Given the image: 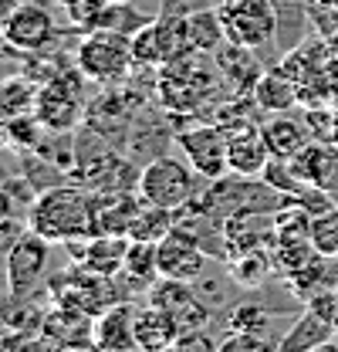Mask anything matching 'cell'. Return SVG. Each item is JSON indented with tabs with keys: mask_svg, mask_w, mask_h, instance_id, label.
Here are the masks:
<instances>
[{
	"mask_svg": "<svg viewBox=\"0 0 338 352\" xmlns=\"http://www.w3.org/2000/svg\"><path fill=\"white\" fill-rule=\"evenodd\" d=\"M14 217V200H10V193H7V186L0 183V223L3 220Z\"/></svg>",
	"mask_w": 338,
	"mask_h": 352,
	"instance_id": "cell-36",
	"label": "cell"
},
{
	"mask_svg": "<svg viewBox=\"0 0 338 352\" xmlns=\"http://www.w3.org/2000/svg\"><path fill=\"white\" fill-rule=\"evenodd\" d=\"M58 3H61V7H65V3H68V0H58Z\"/></svg>",
	"mask_w": 338,
	"mask_h": 352,
	"instance_id": "cell-41",
	"label": "cell"
},
{
	"mask_svg": "<svg viewBox=\"0 0 338 352\" xmlns=\"http://www.w3.org/2000/svg\"><path fill=\"white\" fill-rule=\"evenodd\" d=\"M301 3H304V0H301Z\"/></svg>",
	"mask_w": 338,
	"mask_h": 352,
	"instance_id": "cell-42",
	"label": "cell"
},
{
	"mask_svg": "<svg viewBox=\"0 0 338 352\" xmlns=\"http://www.w3.org/2000/svg\"><path fill=\"white\" fill-rule=\"evenodd\" d=\"M251 95H254V105H257L260 112L281 116V112H288L297 98H301V85H297L291 75H284L281 68H274V72H264V75L254 82Z\"/></svg>",
	"mask_w": 338,
	"mask_h": 352,
	"instance_id": "cell-16",
	"label": "cell"
},
{
	"mask_svg": "<svg viewBox=\"0 0 338 352\" xmlns=\"http://www.w3.org/2000/svg\"><path fill=\"white\" fill-rule=\"evenodd\" d=\"M0 38L10 51L38 54L54 41V17L38 0H24L0 21Z\"/></svg>",
	"mask_w": 338,
	"mask_h": 352,
	"instance_id": "cell-7",
	"label": "cell"
},
{
	"mask_svg": "<svg viewBox=\"0 0 338 352\" xmlns=\"http://www.w3.org/2000/svg\"><path fill=\"white\" fill-rule=\"evenodd\" d=\"M24 230H27V223L24 220H17V217H10V220H3L0 223V261H7V254L14 251V244L24 237Z\"/></svg>",
	"mask_w": 338,
	"mask_h": 352,
	"instance_id": "cell-35",
	"label": "cell"
},
{
	"mask_svg": "<svg viewBox=\"0 0 338 352\" xmlns=\"http://www.w3.org/2000/svg\"><path fill=\"white\" fill-rule=\"evenodd\" d=\"M51 339L41 329H10L0 332V352H51Z\"/></svg>",
	"mask_w": 338,
	"mask_h": 352,
	"instance_id": "cell-29",
	"label": "cell"
},
{
	"mask_svg": "<svg viewBox=\"0 0 338 352\" xmlns=\"http://www.w3.org/2000/svg\"><path fill=\"white\" fill-rule=\"evenodd\" d=\"M179 325L176 318L169 315L166 308L159 305H142L135 308V342H139V352H166L176 346L179 339Z\"/></svg>",
	"mask_w": 338,
	"mask_h": 352,
	"instance_id": "cell-13",
	"label": "cell"
},
{
	"mask_svg": "<svg viewBox=\"0 0 338 352\" xmlns=\"http://www.w3.org/2000/svg\"><path fill=\"white\" fill-rule=\"evenodd\" d=\"M271 254L264 251V248H251V251H240L234 264H230V278L237 281V285H244V288H257V285H264V278H267V271H271Z\"/></svg>",
	"mask_w": 338,
	"mask_h": 352,
	"instance_id": "cell-24",
	"label": "cell"
},
{
	"mask_svg": "<svg viewBox=\"0 0 338 352\" xmlns=\"http://www.w3.org/2000/svg\"><path fill=\"white\" fill-rule=\"evenodd\" d=\"M216 10H220L227 41L251 47V51L274 41L278 24H281L274 0H223Z\"/></svg>",
	"mask_w": 338,
	"mask_h": 352,
	"instance_id": "cell-4",
	"label": "cell"
},
{
	"mask_svg": "<svg viewBox=\"0 0 338 352\" xmlns=\"http://www.w3.org/2000/svg\"><path fill=\"white\" fill-rule=\"evenodd\" d=\"M34 116L47 126V132H68L82 119V102H78L75 88H65V78H58L38 91Z\"/></svg>",
	"mask_w": 338,
	"mask_h": 352,
	"instance_id": "cell-11",
	"label": "cell"
},
{
	"mask_svg": "<svg viewBox=\"0 0 338 352\" xmlns=\"http://www.w3.org/2000/svg\"><path fill=\"white\" fill-rule=\"evenodd\" d=\"M193 173L196 170L179 163L176 156H159V160L142 166V173L135 179V193L149 207H163V210L179 214L196 197V176Z\"/></svg>",
	"mask_w": 338,
	"mask_h": 352,
	"instance_id": "cell-3",
	"label": "cell"
},
{
	"mask_svg": "<svg viewBox=\"0 0 338 352\" xmlns=\"http://www.w3.org/2000/svg\"><path fill=\"white\" fill-rule=\"evenodd\" d=\"M38 102V91L27 78H10L0 85V116L3 119H17V116H31Z\"/></svg>",
	"mask_w": 338,
	"mask_h": 352,
	"instance_id": "cell-25",
	"label": "cell"
},
{
	"mask_svg": "<svg viewBox=\"0 0 338 352\" xmlns=\"http://www.w3.org/2000/svg\"><path fill=\"white\" fill-rule=\"evenodd\" d=\"M156 258H159V278L172 281H196L203 278L207 267V251L190 227H172L156 244Z\"/></svg>",
	"mask_w": 338,
	"mask_h": 352,
	"instance_id": "cell-8",
	"label": "cell"
},
{
	"mask_svg": "<svg viewBox=\"0 0 338 352\" xmlns=\"http://www.w3.org/2000/svg\"><path fill=\"white\" fill-rule=\"evenodd\" d=\"M27 227L51 244L88 241L95 227V200L78 186H51L31 204Z\"/></svg>",
	"mask_w": 338,
	"mask_h": 352,
	"instance_id": "cell-1",
	"label": "cell"
},
{
	"mask_svg": "<svg viewBox=\"0 0 338 352\" xmlns=\"http://www.w3.org/2000/svg\"><path fill=\"white\" fill-rule=\"evenodd\" d=\"M271 163V149L260 135V126H247V129L227 132V166L234 176H264Z\"/></svg>",
	"mask_w": 338,
	"mask_h": 352,
	"instance_id": "cell-10",
	"label": "cell"
},
{
	"mask_svg": "<svg viewBox=\"0 0 338 352\" xmlns=\"http://www.w3.org/2000/svg\"><path fill=\"white\" fill-rule=\"evenodd\" d=\"M260 135H264L271 156H278V160H291L297 149L308 146V132H304V126L295 122V119H288L284 112L274 116V119H267V122L260 126Z\"/></svg>",
	"mask_w": 338,
	"mask_h": 352,
	"instance_id": "cell-19",
	"label": "cell"
},
{
	"mask_svg": "<svg viewBox=\"0 0 338 352\" xmlns=\"http://www.w3.org/2000/svg\"><path fill=\"white\" fill-rule=\"evenodd\" d=\"M132 61L135 68H156V65H166V51L159 41V31H156V17L132 34Z\"/></svg>",
	"mask_w": 338,
	"mask_h": 352,
	"instance_id": "cell-26",
	"label": "cell"
},
{
	"mask_svg": "<svg viewBox=\"0 0 338 352\" xmlns=\"http://www.w3.org/2000/svg\"><path fill=\"white\" fill-rule=\"evenodd\" d=\"M142 210V197L139 193H109L105 200H95V227L91 234H109V237H128L132 223Z\"/></svg>",
	"mask_w": 338,
	"mask_h": 352,
	"instance_id": "cell-14",
	"label": "cell"
},
{
	"mask_svg": "<svg viewBox=\"0 0 338 352\" xmlns=\"http://www.w3.org/2000/svg\"><path fill=\"white\" fill-rule=\"evenodd\" d=\"M335 336L332 322L315 315L311 308H304L295 322L288 325V332L278 339V352H315L322 342H328Z\"/></svg>",
	"mask_w": 338,
	"mask_h": 352,
	"instance_id": "cell-17",
	"label": "cell"
},
{
	"mask_svg": "<svg viewBox=\"0 0 338 352\" xmlns=\"http://www.w3.org/2000/svg\"><path fill=\"white\" fill-rule=\"evenodd\" d=\"M186 24H190V41H193L196 54H210L227 38L223 21H220V10H190L186 14Z\"/></svg>",
	"mask_w": 338,
	"mask_h": 352,
	"instance_id": "cell-21",
	"label": "cell"
},
{
	"mask_svg": "<svg viewBox=\"0 0 338 352\" xmlns=\"http://www.w3.org/2000/svg\"><path fill=\"white\" fill-rule=\"evenodd\" d=\"M149 302L166 308L176 318L179 332H196L210 322V308L203 305V298L193 292V281H172V278H159L149 292Z\"/></svg>",
	"mask_w": 338,
	"mask_h": 352,
	"instance_id": "cell-9",
	"label": "cell"
},
{
	"mask_svg": "<svg viewBox=\"0 0 338 352\" xmlns=\"http://www.w3.org/2000/svg\"><path fill=\"white\" fill-rule=\"evenodd\" d=\"M315 352H338V336H332L328 342H322V346H318Z\"/></svg>",
	"mask_w": 338,
	"mask_h": 352,
	"instance_id": "cell-38",
	"label": "cell"
},
{
	"mask_svg": "<svg viewBox=\"0 0 338 352\" xmlns=\"http://www.w3.org/2000/svg\"><path fill=\"white\" fill-rule=\"evenodd\" d=\"M51 352H102L95 342H78V346H54Z\"/></svg>",
	"mask_w": 338,
	"mask_h": 352,
	"instance_id": "cell-37",
	"label": "cell"
},
{
	"mask_svg": "<svg viewBox=\"0 0 338 352\" xmlns=\"http://www.w3.org/2000/svg\"><path fill=\"white\" fill-rule=\"evenodd\" d=\"M132 281L139 285H156L159 281V258H156V244L149 241H128V254H126V264L122 271Z\"/></svg>",
	"mask_w": 338,
	"mask_h": 352,
	"instance_id": "cell-22",
	"label": "cell"
},
{
	"mask_svg": "<svg viewBox=\"0 0 338 352\" xmlns=\"http://www.w3.org/2000/svg\"><path fill=\"white\" fill-rule=\"evenodd\" d=\"M332 329H335V336H338V315H335V322H332Z\"/></svg>",
	"mask_w": 338,
	"mask_h": 352,
	"instance_id": "cell-40",
	"label": "cell"
},
{
	"mask_svg": "<svg viewBox=\"0 0 338 352\" xmlns=\"http://www.w3.org/2000/svg\"><path fill=\"white\" fill-rule=\"evenodd\" d=\"M176 146L183 149L186 163L200 176L223 179L230 173V166H227V129L220 122H200L193 129H179Z\"/></svg>",
	"mask_w": 338,
	"mask_h": 352,
	"instance_id": "cell-6",
	"label": "cell"
},
{
	"mask_svg": "<svg viewBox=\"0 0 338 352\" xmlns=\"http://www.w3.org/2000/svg\"><path fill=\"white\" fill-rule=\"evenodd\" d=\"M95 346L102 352H139L135 342V308L109 305L95 318Z\"/></svg>",
	"mask_w": 338,
	"mask_h": 352,
	"instance_id": "cell-12",
	"label": "cell"
},
{
	"mask_svg": "<svg viewBox=\"0 0 338 352\" xmlns=\"http://www.w3.org/2000/svg\"><path fill=\"white\" fill-rule=\"evenodd\" d=\"M304 302H308V308H311L315 315H322V318L335 322V315H338V288H332V285H325V288L311 292V295H308Z\"/></svg>",
	"mask_w": 338,
	"mask_h": 352,
	"instance_id": "cell-33",
	"label": "cell"
},
{
	"mask_svg": "<svg viewBox=\"0 0 338 352\" xmlns=\"http://www.w3.org/2000/svg\"><path fill=\"white\" fill-rule=\"evenodd\" d=\"M172 227H176V214H172V210L142 204L139 217H135L132 230H128V241H149V244H159Z\"/></svg>",
	"mask_w": 338,
	"mask_h": 352,
	"instance_id": "cell-23",
	"label": "cell"
},
{
	"mask_svg": "<svg viewBox=\"0 0 338 352\" xmlns=\"http://www.w3.org/2000/svg\"><path fill=\"white\" fill-rule=\"evenodd\" d=\"M128 254V237H109V234H91L84 241L82 251H75V261H82L84 267L98 271V274H115L122 271Z\"/></svg>",
	"mask_w": 338,
	"mask_h": 352,
	"instance_id": "cell-18",
	"label": "cell"
},
{
	"mask_svg": "<svg viewBox=\"0 0 338 352\" xmlns=\"http://www.w3.org/2000/svg\"><path fill=\"white\" fill-rule=\"evenodd\" d=\"M75 65L82 72V78L98 82V85H119L128 75V68H135L132 61V38L98 28L88 31L75 51Z\"/></svg>",
	"mask_w": 338,
	"mask_h": 352,
	"instance_id": "cell-2",
	"label": "cell"
},
{
	"mask_svg": "<svg viewBox=\"0 0 338 352\" xmlns=\"http://www.w3.org/2000/svg\"><path fill=\"white\" fill-rule=\"evenodd\" d=\"M311 248L325 258H338V207L311 217Z\"/></svg>",
	"mask_w": 338,
	"mask_h": 352,
	"instance_id": "cell-27",
	"label": "cell"
},
{
	"mask_svg": "<svg viewBox=\"0 0 338 352\" xmlns=\"http://www.w3.org/2000/svg\"><path fill=\"white\" fill-rule=\"evenodd\" d=\"M105 10H109L105 0H68L65 3V17L78 31H98L105 21Z\"/></svg>",
	"mask_w": 338,
	"mask_h": 352,
	"instance_id": "cell-28",
	"label": "cell"
},
{
	"mask_svg": "<svg viewBox=\"0 0 338 352\" xmlns=\"http://www.w3.org/2000/svg\"><path fill=\"white\" fill-rule=\"evenodd\" d=\"M149 24V17L146 14H139L132 3H109V10H105V21H102V28H109V31H119V34H135V31H142Z\"/></svg>",
	"mask_w": 338,
	"mask_h": 352,
	"instance_id": "cell-30",
	"label": "cell"
},
{
	"mask_svg": "<svg viewBox=\"0 0 338 352\" xmlns=\"http://www.w3.org/2000/svg\"><path fill=\"white\" fill-rule=\"evenodd\" d=\"M274 322V315L267 311V308L254 305V302H247V305L234 308L230 311V329L234 332H251V336H264V329Z\"/></svg>",
	"mask_w": 338,
	"mask_h": 352,
	"instance_id": "cell-31",
	"label": "cell"
},
{
	"mask_svg": "<svg viewBox=\"0 0 338 352\" xmlns=\"http://www.w3.org/2000/svg\"><path fill=\"white\" fill-rule=\"evenodd\" d=\"M216 352H278V342H264V336H251V332H234L230 339L220 342Z\"/></svg>",
	"mask_w": 338,
	"mask_h": 352,
	"instance_id": "cell-32",
	"label": "cell"
},
{
	"mask_svg": "<svg viewBox=\"0 0 338 352\" xmlns=\"http://www.w3.org/2000/svg\"><path fill=\"white\" fill-rule=\"evenodd\" d=\"M41 332L51 339V346H78V342H95V322L71 311L65 305H54L41 318Z\"/></svg>",
	"mask_w": 338,
	"mask_h": 352,
	"instance_id": "cell-15",
	"label": "cell"
},
{
	"mask_svg": "<svg viewBox=\"0 0 338 352\" xmlns=\"http://www.w3.org/2000/svg\"><path fill=\"white\" fill-rule=\"evenodd\" d=\"M47 258H51V241L34 234L31 227L24 230V237L14 244V251L3 261V281H7V295L14 302H27L38 285L47 278Z\"/></svg>",
	"mask_w": 338,
	"mask_h": 352,
	"instance_id": "cell-5",
	"label": "cell"
},
{
	"mask_svg": "<svg viewBox=\"0 0 338 352\" xmlns=\"http://www.w3.org/2000/svg\"><path fill=\"white\" fill-rule=\"evenodd\" d=\"M105 3H132V0H105Z\"/></svg>",
	"mask_w": 338,
	"mask_h": 352,
	"instance_id": "cell-39",
	"label": "cell"
},
{
	"mask_svg": "<svg viewBox=\"0 0 338 352\" xmlns=\"http://www.w3.org/2000/svg\"><path fill=\"white\" fill-rule=\"evenodd\" d=\"M172 349L176 352H216L220 346L213 342L203 329H196V332H183V336L176 339V346H172Z\"/></svg>",
	"mask_w": 338,
	"mask_h": 352,
	"instance_id": "cell-34",
	"label": "cell"
},
{
	"mask_svg": "<svg viewBox=\"0 0 338 352\" xmlns=\"http://www.w3.org/2000/svg\"><path fill=\"white\" fill-rule=\"evenodd\" d=\"M291 170H295L304 183H315V186H328V173L335 170V153L328 146H318V142H308L304 149H297L295 156L288 160Z\"/></svg>",
	"mask_w": 338,
	"mask_h": 352,
	"instance_id": "cell-20",
	"label": "cell"
}]
</instances>
